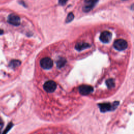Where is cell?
<instances>
[{
	"label": "cell",
	"mask_w": 134,
	"mask_h": 134,
	"mask_svg": "<svg viewBox=\"0 0 134 134\" xmlns=\"http://www.w3.org/2000/svg\"><path fill=\"white\" fill-rule=\"evenodd\" d=\"M128 47L127 41L122 39L116 40L114 43V47L118 51H122L125 50Z\"/></svg>",
	"instance_id": "cell-1"
},
{
	"label": "cell",
	"mask_w": 134,
	"mask_h": 134,
	"mask_svg": "<svg viewBox=\"0 0 134 134\" xmlns=\"http://www.w3.org/2000/svg\"><path fill=\"white\" fill-rule=\"evenodd\" d=\"M41 66L44 69H51L53 64V61L51 59L48 57H46L42 58L40 62Z\"/></svg>",
	"instance_id": "cell-2"
},
{
	"label": "cell",
	"mask_w": 134,
	"mask_h": 134,
	"mask_svg": "<svg viewBox=\"0 0 134 134\" xmlns=\"http://www.w3.org/2000/svg\"><path fill=\"white\" fill-rule=\"evenodd\" d=\"M98 1V0H85L83 10L85 12H90L96 5Z\"/></svg>",
	"instance_id": "cell-3"
},
{
	"label": "cell",
	"mask_w": 134,
	"mask_h": 134,
	"mask_svg": "<svg viewBox=\"0 0 134 134\" xmlns=\"http://www.w3.org/2000/svg\"><path fill=\"white\" fill-rule=\"evenodd\" d=\"M57 88V84L53 81H48L43 85L44 90L49 93L53 92Z\"/></svg>",
	"instance_id": "cell-4"
},
{
	"label": "cell",
	"mask_w": 134,
	"mask_h": 134,
	"mask_svg": "<svg viewBox=\"0 0 134 134\" xmlns=\"http://www.w3.org/2000/svg\"><path fill=\"white\" fill-rule=\"evenodd\" d=\"M112 38V34L108 31H104L100 34L99 36L100 40L105 43L110 42Z\"/></svg>",
	"instance_id": "cell-5"
},
{
	"label": "cell",
	"mask_w": 134,
	"mask_h": 134,
	"mask_svg": "<svg viewBox=\"0 0 134 134\" xmlns=\"http://www.w3.org/2000/svg\"><path fill=\"white\" fill-rule=\"evenodd\" d=\"M7 21L10 24L14 26H18L20 23V17L18 15L14 14H10L8 16Z\"/></svg>",
	"instance_id": "cell-6"
},
{
	"label": "cell",
	"mask_w": 134,
	"mask_h": 134,
	"mask_svg": "<svg viewBox=\"0 0 134 134\" xmlns=\"http://www.w3.org/2000/svg\"><path fill=\"white\" fill-rule=\"evenodd\" d=\"M93 91V88L89 85H82L79 87L80 92L83 95H86L90 93Z\"/></svg>",
	"instance_id": "cell-7"
},
{
	"label": "cell",
	"mask_w": 134,
	"mask_h": 134,
	"mask_svg": "<svg viewBox=\"0 0 134 134\" xmlns=\"http://www.w3.org/2000/svg\"><path fill=\"white\" fill-rule=\"evenodd\" d=\"M90 47H91V45L89 43L84 42H82L77 43L75 45V48L77 51H82L84 49H87V48H90Z\"/></svg>",
	"instance_id": "cell-8"
},
{
	"label": "cell",
	"mask_w": 134,
	"mask_h": 134,
	"mask_svg": "<svg viewBox=\"0 0 134 134\" xmlns=\"http://www.w3.org/2000/svg\"><path fill=\"white\" fill-rule=\"evenodd\" d=\"M66 60L65 58H60L57 62V66L59 68H61L63 67L66 63Z\"/></svg>",
	"instance_id": "cell-9"
},
{
	"label": "cell",
	"mask_w": 134,
	"mask_h": 134,
	"mask_svg": "<svg viewBox=\"0 0 134 134\" xmlns=\"http://www.w3.org/2000/svg\"><path fill=\"white\" fill-rule=\"evenodd\" d=\"M21 64V62L19 60H12L9 63V66L12 68H16V67H18Z\"/></svg>",
	"instance_id": "cell-10"
},
{
	"label": "cell",
	"mask_w": 134,
	"mask_h": 134,
	"mask_svg": "<svg viewBox=\"0 0 134 134\" xmlns=\"http://www.w3.org/2000/svg\"><path fill=\"white\" fill-rule=\"evenodd\" d=\"M74 17V16L73 14L72 13H70L66 17V18L65 20V23H70L71 21H72L73 20Z\"/></svg>",
	"instance_id": "cell-11"
},
{
	"label": "cell",
	"mask_w": 134,
	"mask_h": 134,
	"mask_svg": "<svg viewBox=\"0 0 134 134\" xmlns=\"http://www.w3.org/2000/svg\"><path fill=\"white\" fill-rule=\"evenodd\" d=\"M106 84L108 87H113L115 85L114 80L112 79H108L106 81Z\"/></svg>",
	"instance_id": "cell-12"
},
{
	"label": "cell",
	"mask_w": 134,
	"mask_h": 134,
	"mask_svg": "<svg viewBox=\"0 0 134 134\" xmlns=\"http://www.w3.org/2000/svg\"><path fill=\"white\" fill-rule=\"evenodd\" d=\"M12 126H13V124H12V122L9 123V124L7 125V127L6 128V129H5V130L3 131V132L2 133V134H6V133L8 132V131L11 129V128L12 127Z\"/></svg>",
	"instance_id": "cell-13"
},
{
	"label": "cell",
	"mask_w": 134,
	"mask_h": 134,
	"mask_svg": "<svg viewBox=\"0 0 134 134\" xmlns=\"http://www.w3.org/2000/svg\"><path fill=\"white\" fill-rule=\"evenodd\" d=\"M68 0H58V2H59V4L60 5H64L67 2Z\"/></svg>",
	"instance_id": "cell-14"
},
{
	"label": "cell",
	"mask_w": 134,
	"mask_h": 134,
	"mask_svg": "<svg viewBox=\"0 0 134 134\" xmlns=\"http://www.w3.org/2000/svg\"><path fill=\"white\" fill-rule=\"evenodd\" d=\"M3 126H4V122H3V120H2V119L0 118V134L1 133V131L3 128Z\"/></svg>",
	"instance_id": "cell-15"
},
{
	"label": "cell",
	"mask_w": 134,
	"mask_h": 134,
	"mask_svg": "<svg viewBox=\"0 0 134 134\" xmlns=\"http://www.w3.org/2000/svg\"><path fill=\"white\" fill-rule=\"evenodd\" d=\"M3 33V30L0 29V35H2Z\"/></svg>",
	"instance_id": "cell-16"
}]
</instances>
